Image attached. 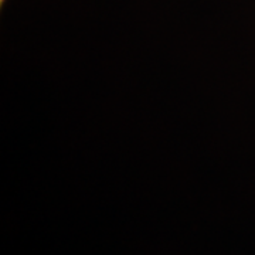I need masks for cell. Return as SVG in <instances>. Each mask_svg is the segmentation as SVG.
<instances>
[{
	"label": "cell",
	"instance_id": "obj_1",
	"mask_svg": "<svg viewBox=\"0 0 255 255\" xmlns=\"http://www.w3.org/2000/svg\"><path fill=\"white\" fill-rule=\"evenodd\" d=\"M4 1H6V0H0V3H1V4H4Z\"/></svg>",
	"mask_w": 255,
	"mask_h": 255
}]
</instances>
